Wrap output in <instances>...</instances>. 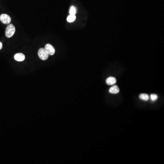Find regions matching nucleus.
Instances as JSON below:
<instances>
[{"label": "nucleus", "mask_w": 164, "mask_h": 164, "mask_svg": "<svg viewBox=\"0 0 164 164\" xmlns=\"http://www.w3.org/2000/svg\"><path fill=\"white\" fill-rule=\"evenodd\" d=\"M15 27L12 24H9L6 30V36L8 38H10L13 36L15 33Z\"/></svg>", "instance_id": "obj_1"}, {"label": "nucleus", "mask_w": 164, "mask_h": 164, "mask_svg": "<svg viewBox=\"0 0 164 164\" xmlns=\"http://www.w3.org/2000/svg\"><path fill=\"white\" fill-rule=\"evenodd\" d=\"M38 54L40 59L42 60H46L49 57L48 53L46 51L45 49L43 48H41L39 49Z\"/></svg>", "instance_id": "obj_2"}, {"label": "nucleus", "mask_w": 164, "mask_h": 164, "mask_svg": "<svg viewBox=\"0 0 164 164\" xmlns=\"http://www.w3.org/2000/svg\"><path fill=\"white\" fill-rule=\"evenodd\" d=\"M0 21L3 24H9L11 22V18L9 15L3 14L0 16Z\"/></svg>", "instance_id": "obj_3"}, {"label": "nucleus", "mask_w": 164, "mask_h": 164, "mask_svg": "<svg viewBox=\"0 0 164 164\" xmlns=\"http://www.w3.org/2000/svg\"><path fill=\"white\" fill-rule=\"evenodd\" d=\"M46 51L48 53V54L50 55H53L54 53H55V50L52 45L50 44H47L44 48Z\"/></svg>", "instance_id": "obj_4"}, {"label": "nucleus", "mask_w": 164, "mask_h": 164, "mask_svg": "<svg viewBox=\"0 0 164 164\" xmlns=\"http://www.w3.org/2000/svg\"><path fill=\"white\" fill-rule=\"evenodd\" d=\"M25 56L23 53H16L14 56L15 60L18 62L23 61L25 60Z\"/></svg>", "instance_id": "obj_5"}, {"label": "nucleus", "mask_w": 164, "mask_h": 164, "mask_svg": "<svg viewBox=\"0 0 164 164\" xmlns=\"http://www.w3.org/2000/svg\"><path fill=\"white\" fill-rule=\"evenodd\" d=\"M106 82L108 85H113L116 83V79L113 77H110L106 79Z\"/></svg>", "instance_id": "obj_6"}, {"label": "nucleus", "mask_w": 164, "mask_h": 164, "mask_svg": "<svg viewBox=\"0 0 164 164\" xmlns=\"http://www.w3.org/2000/svg\"><path fill=\"white\" fill-rule=\"evenodd\" d=\"M109 92L112 94H117L119 92V89L117 85H114L109 89Z\"/></svg>", "instance_id": "obj_7"}, {"label": "nucleus", "mask_w": 164, "mask_h": 164, "mask_svg": "<svg viewBox=\"0 0 164 164\" xmlns=\"http://www.w3.org/2000/svg\"><path fill=\"white\" fill-rule=\"evenodd\" d=\"M139 98L141 99L142 100H143L146 101L149 99L150 97L149 96V95H148L147 94H141L139 95Z\"/></svg>", "instance_id": "obj_8"}, {"label": "nucleus", "mask_w": 164, "mask_h": 164, "mask_svg": "<svg viewBox=\"0 0 164 164\" xmlns=\"http://www.w3.org/2000/svg\"><path fill=\"white\" fill-rule=\"evenodd\" d=\"M76 20V16L75 15H70L69 16H68L67 20L69 23H72L73 22H74Z\"/></svg>", "instance_id": "obj_9"}, {"label": "nucleus", "mask_w": 164, "mask_h": 164, "mask_svg": "<svg viewBox=\"0 0 164 164\" xmlns=\"http://www.w3.org/2000/svg\"><path fill=\"white\" fill-rule=\"evenodd\" d=\"M77 12V9L76 7L74 6H72L70 7L69 10V14L70 15H75Z\"/></svg>", "instance_id": "obj_10"}, {"label": "nucleus", "mask_w": 164, "mask_h": 164, "mask_svg": "<svg viewBox=\"0 0 164 164\" xmlns=\"http://www.w3.org/2000/svg\"><path fill=\"white\" fill-rule=\"evenodd\" d=\"M150 97L152 101H155L158 99V95L156 94H152L151 95Z\"/></svg>", "instance_id": "obj_11"}, {"label": "nucleus", "mask_w": 164, "mask_h": 164, "mask_svg": "<svg viewBox=\"0 0 164 164\" xmlns=\"http://www.w3.org/2000/svg\"><path fill=\"white\" fill-rule=\"evenodd\" d=\"M2 44L1 42H0V50L2 49Z\"/></svg>", "instance_id": "obj_12"}]
</instances>
